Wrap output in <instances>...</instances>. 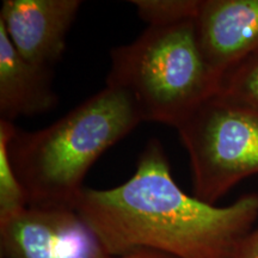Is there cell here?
<instances>
[{"label": "cell", "instance_id": "7c38bea8", "mask_svg": "<svg viewBox=\"0 0 258 258\" xmlns=\"http://www.w3.org/2000/svg\"><path fill=\"white\" fill-rule=\"evenodd\" d=\"M234 258H258V227L244 238Z\"/></svg>", "mask_w": 258, "mask_h": 258}, {"label": "cell", "instance_id": "7a4b0ae2", "mask_svg": "<svg viewBox=\"0 0 258 258\" xmlns=\"http://www.w3.org/2000/svg\"><path fill=\"white\" fill-rule=\"evenodd\" d=\"M141 122L133 98L105 85L47 127L17 129L10 157L28 206L76 209L93 164Z\"/></svg>", "mask_w": 258, "mask_h": 258}, {"label": "cell", "instance_id": "4fadbf2b", "mask_svg": "<svg viewBox=\"0 0 258 258\" xmlns=\"http://www.w3.org/2000/svg\"><path fill=\"white\" fill-rule=\"evenodd\" d=\"M111 258H175L169 254L158 252L152 250H135L132 252L121 254V256H115Z\"/></svg>", "mask_w": 258, "mask_h": 258}, {"label": "cell", "instance_id": "30bf717a", "mask_svg": "<svg viewBox=\"0 0 258 258\" xmlns=\"http://www.w3.org/2000/svg\"><path fill=\"white\" fill-rule=\"evenodd\" d=\"M202 0H132L138 16L148 27H163L198 18Z\"/></svg>", "mask_w": 258, "mask_h": 258}, {"label": "cell", "instance_id": "8992f818", "mask_svg": "<svg viewBox=\"0 0 258 258\" xmlns=\"http://www.w3.org/2000/svg\"><path fill=\"white\" fill-rule=\"evenodd\" d=\"M195 30L203 59L221 84L258 55V0H202Z\"/></svg>", "mask_w": 258, "mask_h": 258}, {"label": "cell", "instance_id": "52a82bcc", "mask_svg": "<svg viewBox=\"0 0 258 258\" xmlns=\"http://www.w3.org/2000/svg\"><path fill=\"white\" fill-rule=\"evenodd\" d=\"M80 0H4L0 27L19 55L44 70H53L66 47Z\"/></svg>", "mask_w": 258, "mask_h": 258}, {"label": "cell", "instance_id": "ba28073f", "mask_svg": "<svg viewBox=\"0 0 258 258\" xmlns=\"http://www.w3.org/2000/svg\"><path fill=\"white\" fill-rule=\"evenodd\" d=\"M59 103L51 71L35 66L19 55L0 27V120L40 115Z\"/></svg>", "mask_w": 258, "mask_h": 258}, {"label": "cell", "instance_id": "6da1fadb", "mask_svg": "<svg viewBox=\"0 0 258 258\" xmlns=\"http://www.w3.org/2000/svg\"><path fill=\"white\" fill-rule=\"evenodd\" d=\"M76 209L112 257L152 250L175 258H234L258 219V194L218 207L185 194L152 139L127 182L85 188Z\"/></svg>", "mask_w": 258, "mask_h": 258}, {"label": "cell", "instance_id": "3957f363", "mask_svg": "<svg viewBox=\"0 0 258 258\" xmlns=\"http://www.w3.org/2000/svg\"><path fill=\"white\" fill-rule=\"evenodd\" d=\"M105 85L127 92L143 122L177 129L221 84L203 59L191 21L147 27L133 42L112 48Z\"/></svg>", "mask_w": 258, "mask_h": 258}, {"label": "cell", "instance_id": "9c48e42d", "mask_svg": "<svg viewBox=\"0 0 258 258\" xmlns=\"http://www.w3.org/2000/svg\"><path fill=\"white\" fill-rule=\"evenodd\" d=\"M17 129L14 122L0 120V222L10 220L28 207L27 196L10 157V144Z\"/></svg>", "mask_w": 258, "mask_h": 258}, {"label": "cell", "instance_id": "8fae6325", "mask_svg": "<svg viewBox=\"0 0 258 258\" xmlns=\"http://www.w3.org/2000/svg\"><path fill=\"white\" fill-rule=\"evenodd\" d=\"M218 95L258 114V55L228 74L222 80Z\"/></svg>", "mask_w": 258, "mask_h": 258}, {"label": "cell", "instance_id": "277c9868", "mask_svg": "<svg viewBox=\"0 0 258 258\" xmlns=\"http://www.w3.org/2000/svg\"><path fill=\"white\" fill-rule=\"evenodd\" d=\"M189 156L194 196L215 205L258 173V114L219 95L201 104L176 129Z\"/></svg>", "mask_w": 258, "mask_h": 258}, {"label": "cell", "instance_id": "5b68a950", "mask_svg": "<svg viewBox=\"0 0 258 258\" xmlns=\"http://www.w3.org/2000/svg\"><path fill=\"white\" fill-rule=\"evenodd\" d=\"M4 258H111L74 208L28 206L0 222Z\"/></svg>", "mask_w": 258, "mask_h": 258}]
</instances>
